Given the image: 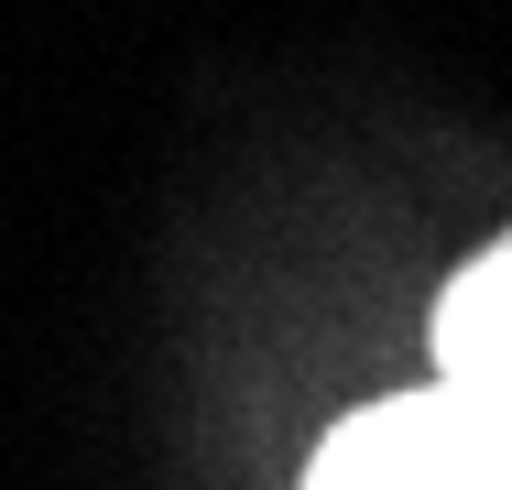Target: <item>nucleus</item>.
<instances>
[{
  "label": "nucleus",
  "instance_id": "2",
  "mask_svg": "<svg viewBox=\"0 0 512 490\" xmlns=\"http://www.w3.org/2000/svg\"><path fill=\"white\" fill-rule=\"evenodd\" d=\"M425 338H436V382L447 392L512 414V229L458 262V284L436 294V327Z\"/></svg>",
  "mask_w": 512,
  "mask_h": 490
},
{
  "label": "nucleus",
  "instance_id": "1",
  "mask_svg": "<svg viewBox=\"0 0 512 490\" xmlns=\"http://www.w3.org/2000/svg\"><path fill=\"white\" fill-rule=\"evenodd\" d=\"M306 490H512V414L447 382H414L327 425Z\"/></svg>",
  "mask_w": 512,
  "mask_h": 490
}]
</instances>
